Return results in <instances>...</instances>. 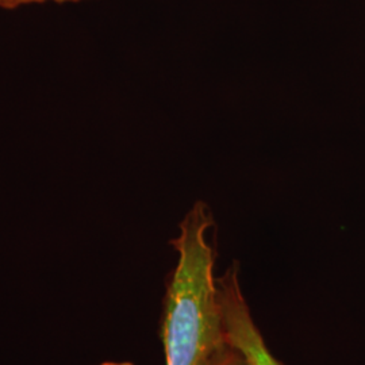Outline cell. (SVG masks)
Masks as SVG:
<instances>
[{"mask_svg": "<svg viewBox=\"0 0 365 365\" xmlns=\"http://www.w3.org/2000/svg\"><path fill=\"white\" fill-rule=\"evenodd\" d=\"M91 0H0V7L3 9H16L29 4H45V3H54V4H78Z\"/></svg>", "mask_w": 365, "mask_h": 365, "instance_id": "277c9868", "label": "cell"}, {"mask_svg": "<svg viewBox=\"0 0 365 365\" xmlns=\"http://www.w3.org/2000/svg\"><path fill=\"white\" fill-rule=\"evenodd\" d=\"M212 225L209 206L196 202L170 241L179 259L163 300L164 365H209L226 342L214 274L217 253L207 240Z\"/></svg>", "mask_w": 365, "mask_h": 365, "instance_id": "6da1fadb", "label": "cell"}, {"mask_svg": "<svg viewBox=\"0 0 365 365\" xmlns=\"http://www.w3.org/2000/svg\"><path fill=\"white\" fill-rule=\"evenodd\" d=\"M209 365H248L244 354L227 341L214 354Z\"/></svg>", "mask_w": 365, "mask_h": 365, "instance_id": "3957f363", "label": "cell"}, {"mask_svg": "<svg viewBox=\"0 0 365 365\" xmlns=\"http://www.w3.org/2000/svg\"><path fill=\"white\" fill-rule=\"evenodd\" d=\"M225 339L247 359L248 365H284L269 351L256 325L240 283V268L235 262L217 277Z\"/></svg>", "mask_w": 365, "mask_h": 365, "instance_id": "7a4b0ae2", "label": "cell"}, {"mask_svg": "<svg viewBox=\"0 0 365 365\" xmlns=\"http://www.w3.org/2000/svg\"><path fill=\"white\" fill-rule=\"evenodd\" d=\"M98 365H134L130 361H105Z\"/></svg>", "mask_w": 365, "mask_h": 365, "instance_id": "5b68a950", "label": "cell"}]
</instances>
